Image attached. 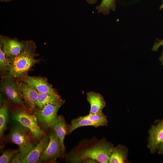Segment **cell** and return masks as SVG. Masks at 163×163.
<instances>
[{"instance_id": "obj_1", "label": "cell", "mask_w": 163, "mask_h": 163, "mask_svg": "<svg viewBox=\"0 0 163 163\" xmlns=\"http://www.w3.org/2000/svg\"><path fill=\"white\" fill-rule=\"evenodd\" d=\"M36 48V44L33 41L27 40L25 48L21 53L9 58V76L20 78L33 66L35 62L34 57Z\"/></svg>"}, {"instance_id": "obj_2", "label": "cell", "mask_w": 163, "mask_h": 163, "mask_svg": "<svg viewBox=\"0 0 163 163\" xmlns=\"http://www.w3.org/2000/svg\"><path fill=\"white\" fill-rule=\"evenodd\" d=\"M12 123L9 138L11 142L18 146L21 161L35 146L30 137L31 133L29 129L16 121L12 120Z\"/></svg>"}, {"instance_id": "obj_3", "label": "cell", "mask_w": 163, "mask_h": 163, "mask_svg": "<svg viewBox=\"0 0 163 163\" xmlns=\"http://www.w3.org/2000/svg\"><path fill=\"white\" fill-rule=\"evenodd\" d=\"M12 120L16 121L29 129L32 139L38 141L45 135V132L38 125L35 114H29L22 108L11 111Z\"/></svg>"}, {"instance_id": "obj_4", "label": "cell", "mask_w": 163, "mask_h": 163, "mask_svg": "<svg viewBox=\"0 0 163 163\" xmlns=\"http://www.w3.org/2000/svg\"><path fill=\"white\" fill-rule=\"evenodd\" d=\"M113 145L103 140L93 147L84 150L75 160L78 161L85 159L90 158L101 163H109Z\"/></svg>"}, {"instance_id": "obj_5", "label": "cell", "mask_w": 163, "mask_h": 163, "mask_svg": "<svg viewBox=\"0 0 163 163\" xmlns=\"http://www.w3.org/2000/svg\"><path fill=\"white\" fill-rule=\"evenodd\" d=\"M64 103L62 101L56 104L47 105L42 108L35 109L34 112L39 126L43 130H46L57 122L58 111Z\"/></svg>"}, {"instance_id": "obj_6", "label": "cell", "mask_w": 163, "mask_h": 163, "mask_svg": "<svg viewBox=\"0 0 163 163\" xmlns=\"http://www.w3.org/2000/svg\"><path fill=\"white\" fill-rule=\"evenodd\" d=\"M1 90L11 102L23 105L25 103L22 94L18 84L10 76L3 80Z\"/></svg>"}, {"instance_id": "obj_7", "label": "cell", "mask_w": 163, "mask_h": 163, "mask_svg": "<svg viewBox=\"0 0 163 163\" xmlns=\"http://www.w3.org/2000/svg\"><path fill=\"white\" fill-rule=\"evenodd\" d=\"M49 141L48 146L41 153L40 158L44 161L54 160L62 155L60 139L53 130L49 134Z\"/></svg>"}, {"instance_id": "obj_8", "label": "cell", "mask_w": 163, "mask_h": 163, "mask_svg": "<svg viewBox=\"0 0 163 163\" xmlns=\"http://www.w3.org/2000/svg\"><path fill=\"white\" fill-rule=\"evenodd\" d=\"M0 41L2 50L8 58L21 53L24 50L27 43V40L20 41L16 38L11 39L2 35L0 36Z\"/></svg>"}, {"instance_id": "obj_9", "label": "cell", "mask_w": 163, "mask_h": 163, "mask_svg": "<svg viewBox=\"0 0 163 163\" xmlns=\"http://www.w3.org/2000/svg\"><path fill=\"white\" fill-rule=\"evenodd\" d=\"M147 147L151 153H155L159 145L163 142V120L156 125H152L149 131Z\"/></svg>"}, {"instance_id": "obj_10", "label": "cell", "mask_w": 163, "mask_h": 163, "mask_svg": "<svg viewBox=\"0 0 163 163\" xmlns=\"http://www.w3.org/2000/svg\"><path fill=\"white\" fill-rule=\"evenodd\" d=\"M49 141V136H44L39 142L33 149L21 160L22 163H40L41 161L40 156L42 152L48 146Z\"/></svg>"}, {"instance_id": "obj_11", "label": "cell", "mask_w": 163, "mask_h": 163, "mask_svg": "<svg viewBox=\"0 0 163 163\" xmlns=\"http://www.w3.org/2000/svg\"><path fill=\"white\" fill-rule=\"evenodd\" d=\"M18 85L24 102L29 109L34 111L35 103L39 92L34 87L26 82H21Z\"/></svg>"}, {"instance_id": "obj_12", "label": "cell", "mask_w": 163, "mask_h": 163, "mask_svg": "<svg viewBox=\"0 0 163 163\" xmlns=\"http://www.w3.org/2000/svg\"><path fill=\"white\" fill-rule=\"evenodd\" d=\"M25 82L34 87L39 93L57 94L44 78L28 76L25 79Z\"/></svg>"}, {"instance_id": "obj_13", "label": "cell", "mask_w": 163, "mask_h": 163, "mask_svg": "<svg viewBox=\"0 0 163 163\" xmlns=\"http://www.w3.org/2000/svg\"><path fill=\"white\" fill-rule=\"evenodd\" d=\"M87 99L90 105L89 113L101 112L106 106V102L103 97L99 93L89 92L87 94Z\"/></svg>"}, {"instance_id": "obj_14", "label": "cell", "mask_w": 163, "mask_h": 163, "mask_svg": "<svg viewBox=\"0 0 163 163\" xmlns=\"http://www.w3.org/2000/svg\"><path fill=\"white\" fill-rule=\"evenodd\" d=\"M128 149L125 146L119 145L113 149L110 155L109 163H127Z\"/></svg>"}, {"instance_id": "obj_15", "label": "cell", "mask_w": 163, "mask_h": 163, "mask_svg": "<svg viewBox=\"0 0 163 163\" xmlns=\"http://www.w3.org/2000/svg\"><path fill=\"white\" fill-rule=\"evenodd\" d=\"M52 128L56 132L60 139L62 149V155H63L65 150L64 141L65 136L68 133L69 128L62 116H59L57 123Z\"/></svg>"}, {"instance_id": "obj_16", "label": "cell", "mask_w": 163, "mask_h": 163, "mask_svg": "<svg viewBox=\"0 0 163 163\" xmlns=\"http://www.w3.org/2000/svg\"><path fill=\"white\" fill-rule=\"evenodd\" d=\"M62 101L57 94L39 92L35 105L42 108L48 104H56Z\"/></svg>"}, {"instance_id": "obj_17", "label": "cell", "mask_w": 163, "mask_h": 163, "mask_svg": "<svg viewBox=\"0 0 163 163\" xmlns=\"http://www.w3.org/2000/svg\"><path fill=\"white\" fill-rule=\"evenodd\" d=\"M85 126H93L97 127L102 125L99 123L80 117L72 121L71 125L69 127L68 133H71L77 128Z\"/></svg>"}, {"instance_id": "obj_18", "label": "cell", "mask_w": 163, "mask_h": 163, "mask_svg": "<svg viewBox=\"0 0 163 163\" xmlns=\"http://www.w3.org/2000/svg\"><path fill=\"white\" fill-rule=\"evenodd\" d=\"M0 109V137L2 138L7 126L8 121V106L4 103Z\"/></svg>"}, {"instance_id": "obj_19", "label": "cell", "mask_w": 163, "mask_h": 163, "mask_svg": "<svg viewBox=\"0 0 163 163\" xmlns=\"http://www.w3.org/2000/svg\"><path fill=\"white\" fill-rule=\"evenodd\" d=\"M115 0H102L96 7L99 13L106 14L111 10L114 11L116 8Z\"/></svg>"}, {"instance_id": "obj_20", "label": "cell", "mask_w": 163, "mask_h": 163, "mask_svg": "<svg viewBox=\"0 0 163 163\" xmlns=\"http://www.w3.org/2000/svg\"><path fill=\"white\" fill-rule=\"evenodd\" d=\"M81 117L99 123L101 124L102 126H107L108 123L106 117L102 112L97 113H89L88 115Z\"/></svg>"}, {"instance_id": "obj_21", "label": "cell", "mask_w": 163, "mask_h": 163, "mask_svg": "<svg viewBox=\"0 0 163 163\" xmlns=\"http://www.w3.org/2000/svg\"><path fill=\"white\" fill-rule=\"evenodd\" d=\"M9 59L3 52L2 44L0 43V69L1 72H6L9 70Z\"/></svg>"}, {"instance_id": "obj_22", "label": "cell", "mask_w": 163, "mask_h": 163, "mask_svg": "<svg viewBox=\"0 0 163 163\" xmlns=\"http://www.w3.org/2000/svg\"><path fill=\"white\" fill-rule=\"evenodd\" d=\"M18 152V149L5 151L0 157V163H8L11 162Z\"/></svg>"}, {"instance_id": "obj_23", "label": "cell", "mask_w": 163, "mask_h": 163, "mask_svg": "<svg viewBox=\"0 0 163 163\" xmlns=\"http://www.w3.org/2000/svg\"><path fill=\"white\" fill-rule=\"evenodd\" d=\"M20 153H18L14 157L11 161V163H21L20 159Z\"/></svg>"}, {"instance_id": "obj_24", "label": "cell", "mask_w": 163, "mask_h": 163, "mask_svg": "<svg viewBox=\"0 0 163 163\" xmlns=\"http://www.w3.org/2000/svg\"><path fill=\"white\" fill-rule=\"evenodd\" d=\"M162 45H163V40L155 43L153 46L152 50L154 51H157L160 46Z\"/></svg>"}, {"instance_id": "obj_25", "label": "cell", "mask_w": 163, "mask_h": 163, "mask_svg": "<svg viewBox=\"0 0 163 163\" xmlns=\"http://www.w3.org/2000/svg\"><path fill=\"white\" fill-rule=\"evenodd\" d=\"M157 149L159 153L163 154V142L159 145Z\"/></svg>"}, {"instance_id": "obj_26", "label": "cell", "mask_w": 163, "mask_h": 163, "mask_svg": "<svg viewBox=\"0 0 163 163\" xmlns=\"http://www.w3.org/2000/svg\"><path fill=\"white\" fill-rule=\"evenodd\" d=\"M87 2L89 4H94L97 2V0H87Z\"/></svg>"}, {"instance_id": "obj_27", "label": "cell", "mask_w": 163, "mask_h": 163, "mask_svg": "<svg viewBox=\"0 0 163 163\" xmlns=\"http://www.w3.org/2000/svg\"><path fill=\"white\" fill-rule=\"evenodd\" d=\"M160 60L161 61L162 64H163V52L162 53L161 56L160 58Z\"/></svg>"}, {"instance_id": "obj_28", "label": "cell", "mask_w": 163, "mask_h": 163, "mask_svg": "<svg viewBox=\"0 0 163 163\" xmlns=\"http://www.w3.org/2000/svg\"><path fill=\"white\" fill-rule=\"evenodd\" d=\"M12 0H0L1 1L3 2H8Z\"/></svg>"}, {"instance_id": "obj_29", "label": "cell", "mask_w": 163, "mask_h": 163, "mask_svg": "<svg viewBox=\"0 0 163 163\" xmlns=\"http://www.w3.org/2000/svg\"><path fill=\"white\" fill-rule=\"evenodd\" d=\"M163 7V4H162V5L161 6V7L162 8Z\"/></svg>"}]
</instances>
